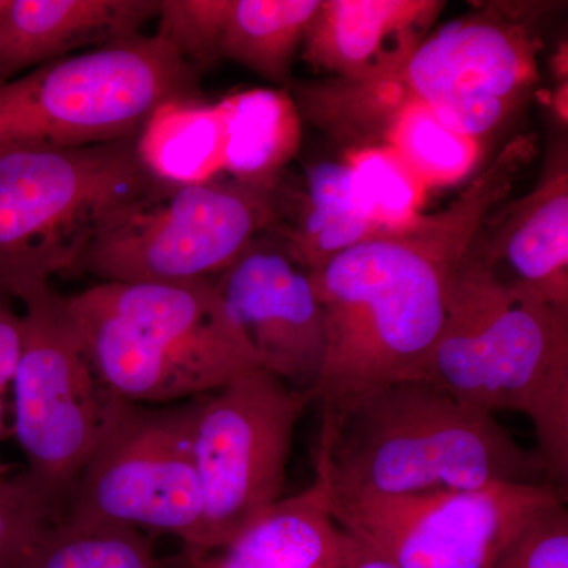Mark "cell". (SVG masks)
Returning a JSON list of instances; mask_svg holds the SVG:
<instances>
[{
  "label": "cell",
  "mask_w": 568,
  "mask_h": 568,
  "mask_svg": "<svg viewBox=\"0 0 568 568\" xmlns=\"http://www.w3.org/2000/svg\"><path fill=\"white\" fill-rule=\"evenodd\" d=\"M321 0H231L222 59L276 85L287 84L295 55Z\"/></svg>",
  "instance_id": "ffe728a7"
},
{
  "label": "cell",
  "mask_w": 568,
  "mask_h": 568,
  "mask_svg": "<svg viewBox=\"0 0 568 568\" xmlns=\"http://www.w3.org/2000/svg\"><path fill=\"white\" fill-rule=\"evenodd\" d=\"M14 568H160V562L141 530L61 519Z\"/></svg>",
  "instance_id": "44dd1931"
},
{
  "label": "cell",
  "mask_w": 568,
  "mask_h": 568,
  "mask_svg": "<svg viewBox=\"0 0 568 568\" xmlns=\"http://www.w3.org/2000/svg\"><path fill=\"white\" fill-rule=\"evenodd\" d=\"M194 568H343V530L317 481L280 500L223 547L183 551Z\"/></svg>",
  "instance_id": "e0dca14e"
},
{
  "label": "cell",
  "mask_w": 568,
  "mask_h": 568,
  "mask_svg": "<svg viewBox=\"0 0 568 568\" xmlns=\"http://www.w3.org/2000/svg\"><path fill=\"white\" fill-rule=\"evenodd\" d=\"M343 530V529H342ZM343 568H398L368 541L343 530Z\"/></svg>",
  "instance_id": "83f0119b"
},
{
  "label": "cell",
  "mask_w": 568,
  "mask_h": 568,
  "mask_svg": "<svg viewBox=\"0 0 568 568\" xmlns=\"http://www.w3.org/2000/svg\"><path fill=\"white\" fill-rule=\"evenodd\" d=\"M159 181L136 138L77 149H0V301L77 272L89 246Z\"/></svg>",
  "instance_id": "8992f818"
},
{
  "label": "cell",
  "mask_w": 568,
  "mask_h": 568,
  "mask_svg": "<svg viewBox=\"0 0 568 568\" xmlns=\"http://www.w3.org/2000/svg\"><path fill=\"white\" fill-rule=\"evenodd\" d=\"M201 396L179 406L122 403L74 481L61 519L173 534L203 547V496L193 435Z\"/></svg>",
  "instance_id": "30bf717a"
},
{
  "label": "cell",
  "mask_w": 568,
  "mask_h": 568,
  "mask_svg": "<svg viewBox=\"0 0 568 568\" xmlns=\"http://www.w3.org/2000/svg\"><path fill=\"white\" fill-rule=\"evenodd\" d=\"M3 432V407H2V395H0V439H2ZM6 476H3L2 467H0V480H3Z\"/></svg>",
  "instance_id": "f1b7e54d"
},
{
  "label": "cell",
  "mask_w": 568,
  "mask_h": 568,
  "mask_svg": "<svg viewBox=\"0 0 568 568\" xmlns=\"http://www.w3.org/2000/svg\"><path fill=\"white\" fill-rule=\"evenodd\" d=\"M304 392L254 368L201 396L193 450L203 496V547L212 551L283 499Z\"/></svg>",
  "instance_id": "8fae6325"
},
{
  "label": "cell",
  "mask_w": 568,
  "mask_h": 568,
  "mask_svg": "<svg viewBox=\"0 0 568 568\" xmlns=\"http://www.w3.org/2000/svg\"><path fill=\"white\" fill-rule=\"evenodd\" d=\"M379 233L347 162L315 164L297 194L284 192L283 186L282 220L271 231L306 272Z\"/></svg>",
  "instance_id": "ac0fdd59"
},
{
  "label": "cell",
  "mask_w": 568,
  "mask_h": 568,
  "mask_svg": "<svg viewBox=\"0 0 568 568\" xmlns=\"http://www.w3.org/2000/svg\"><path fill=\"white\" fill-rule=\"evenodd\" d=\"M159 0H6L0 10V84L85 47L140 36Z\"/></svg>",
  "instance_id": "2e32d148"
},
{
  "label": "cell",
  "mask_w": 568,
  "mask_h": 568,
  "mask_svg": "<svg viewBox=\"0 0 568 568\" xmlns=\"http://www.w3.org/2000/svg\"><path fill=\"white\" fill-rule=\"evenodd\" d=\"M420 379L485 413L534 426L548 484L568 487V306L500 278L467 252Z\"/></svg>",
  "instance_id": "277c9868"
},
{
  "label": "cell",
  "mask_w": 568,
  "mask_h": 568,
  "mask_svg": "<svg viewBox=\"0 0 568 568\" xmlns=\"http://www.w3.org/2000/svg\"><path fill=\"white\" fill-rule=\"evenodd\" d=\"M3 6H6V0H0V10L3 9Z\"/></svg>",
  "instance_id": "4dcf8cb0"
},
{
  "label": "cell",
  "mask_w": 568,
  "mask_h": 568,
  "mask_svg": "<svg viewBox=\"0 0 568 568\" xmlns=\"http://www.w3.org/2000/svg\"><path fill=\"white\" fill-rule=\"evenodd\" d=\"M65 302L92 368L122 402L193 399L261 368L213 280L102 282Z\"/></svg>",
  "instance_id": "5b68a950"
},
{
  "label": "cell",
  "mask_w": 568,
  "mask_h": 568,
  "mask_svg": "<svg viewBox=\"0 0 568 568\" xmlns=\"http://www.w3.org/2000/svg\"><path fill=\"white\" fill-rule=\"evenodd\" d=\"M525 7L487 3L429 33L396 69L368 80L304 82L294 88L302 119L358 149L383 145L409 106L428 108L454 132L491 133L538 80L540 40Z\"/></svg>",
  "instance_id": "3957f363"
},
{
  "label": "cell",
  "mask_w": 568,
  "mask_h": 568,
  "mask_svg": "<svg viewBox=\"0 0 568 568\" xmlns=\"http://www.w3.org/2000/svg\"><path fill=\"white\" fill-rule=\"evenodd\" d=\"M58 515L26 487L21 477L0 480V568H14Z\"/></svg>",
  "instance_id": "d4e9b609"
},
{
  "label": "cell",
  "mask_w": 568,
  "mask_h": 568,
  "mask_svg": "<svg viewBox=\"0 0 568 568\" xmlns=\"http://www.w3.org/2000/svg\"><path fill=\"white\" fill-rule=\"evenodd\" d=\"M383 145L424 185H450L473 173L480 159L476 138L454 132L425 106H409L388 126Z\"/></svg>",
  "instance_id": "7402d4cb"
},
{
  "label": "cell",
  "mask_w": 568,
  "mask_h": 568,
  "mask_svg": "<svg viewBox=\"0 0 568 568\" xmlns=\"http://www.w3.org/2000/svg\"><path fill=\"white\" fill-rule=\"evenodd\" d=\"M231 0H159V36L194 70L222 61V39Z\"/></svg>",
  "instance_id": "cb8c5ba5"
},
{
  "label": "cell",
  "mask_w": 568,
  "mask_h": 568,
  "mask_svg": "<svg viewBox=\"0 0 568 568\" xmlns=\"http://www.w3.org/2000/svg\"><path fill=\"white\" fill-rule=\"evenodd\" d=\"M182 568H194V567L190 566L189 562H185V560L182 559Z\"/></svg>",
  "instance_id": "f546056e"
},
{
  "label": "cell",
  "mask_w": 568,
  "mask_h": 568,
  "mask_svg": "<svg viewBox=\"0 0 568 568\" xmlns=\"http://www.w3.org/2000/svg\"><path fill=\"white\" fill-rule=\"evenodd\" d=\"M22 351V316L11 310L10 302L0 301V395L13 383Z\"/></svg>",
  "instance_id": "4316f807"
},
{
  "label": "cell",
  "mask_w": 568,
  "mask_h": 568,
  "mask_svg": "<svg viewBox=\"0 0 568 568\" xmlns=\"http://www.w3.org/2000/svg\"><path fill=\"white\" fill-rule=\"evenodd\" d=\"M282 215V182H160L97 235L77 272L102 282L213 280Z\"/></svg>",
  "instance_id": "ba28073f"
},
{
  "label": "cell",
  "mask_w": 568,
  "mask_h": 568,
  "mask_svg": "<svg viewBox=\"0 0 568 568\" xmlns=\"http://www.w3.org/2000/svg\"><path fill=\"white\" fill-rule=\"evenodd\" d=\"M495 568H568L566 500L541 510L511 541Z\"/></svg>",
  "instance_id": "484cf974"
},
{
  "label": "cell",
  "mask_w": 568,
  "mask_h": 568,
  "mask_svg": "<svg viewBox=\"0 0 568 568\" xmlns=\"http://www.w3.org/2000/svg\"><path fill=\"white\" fill-rule=\"evenodd\" d=\"M469 252L500 278L568 306V170L556 160L538 185L489 213Z\"/></svg>",
  "instance_id": "5bb4252c"
},
{
  "label": "cell",
  "mask_w": 568,
  "mask_h": 568,
  "mask_svg": "<svg viewBox=\"0 0 568 568\" xmlns=\"http://www.w3.org/2000/svg\"><path fill=\"white\" fill-rule=\"evenodd\" d=\"M200 95V71L140 33L0 84V149L134 140L164 103Z\"/></svg>",
  "instance_id": "52a82bcc"
},
{
  "label": "cell",
  "mask_w": 568,
  "mask_h": 568,
  "mask_svg": "<svg viewBox=\"0 0 568 568\" xmlns=\"http://www.w3.org/2000/svg\"><path fill=\"white\" fill-rule=\"evenodd\" d=\"M366 211L381 231L416 222L425 185L386 145L358 149L346 160Z\"/></svg>",
  "instance_id": "603a6c76"
},
{
  "label": "cell",
  "mask_w": 568,
  "mask_h": 568,
  "mask_svg": "<svg viewBox=\"0 0 568 568\" xmlns=\"http://www.w3.org/2000/svg\"><path fill=\"white\" fill-rule=\"evenodd\" d=\"M213 282L261 368L312 399L324 364L325 321L308 272L267 233Z\"/></svg>",
  "instance_id": "4fadbf2b"
},
{
  "label": "cell",
  "mask_w": 568,
  "mask_h": 568,
  "mask_svg": "<svg viewBox=\"0 0 568 568\" xmlns=\"http://www.w3.org/2000/svg\"><path fill=\"white\" fill-rule=\"evenodd\" d=\"M22 351L13 377L21 480L61 519L63 503L118 416L122 399L92 368L63 295L51 284L21 298Z\"/></svg>",
  "instance_id": "9c48e42d"
},
{
  "label": "cell",
  "mask_w": 568,
  "mask_h": 568,
  "mask_svg": "<svg viewBox=\"0 0 568 568\" xmlns=\"http://www.w3.org/2000/svg\"><path fill=\"white\" fill-rule=\"evenodd\" d=\"M534 149L532 138H515L443 211L381 231L308 272L325 321L312 402L420 379L446 323L459 264Z\"/></svg>",
  "instance_id": "6da1fadb"
},
{
  "label": "cell",
  "mask_w": 568,
  "mask_h": 568,
  "mask_svg": "<svg viewBox=\"0 0 568 568\" xmlns=\"http://www.w3.org/2000/svg\"><path fill=\"white\" fill-rule=\"evenodd\" d=\"M440 0H321L302 58L339 80H368L396 69L429 36Z\"/></svg>",
  "instance_id": "9a60e30c"
},
{
  "label": "cell",
  "mask_w": 568,
  "mask_h": 568,
  "mask_svg": "<svg viewBox=\"0 0 568 568\" xmlns=\"http://www.w3.org/2000/svg\"><path fill=\"white\" fill-rule=\"evenodd\" d=\"M317 484L327 495L396 497L548 484L537 452L495 416L425 379L320 399Z\"/></svg>",
  "instance_id": "7a4b0ae2"
},
{
  "label": "cell",
  "mask_w": 568,
  "mask_h": 568,
  "mask_svg": "<svg viewBox=\"0 0 568 568\" xmlns=\"http://www.w3.org/2000/svg\"><path fill=\"white\" fill-rule=\"evenodd\" d=\"M227 129L223 173L231 181L276 185L301 149L302 115L286 89H252L222 102Z\"/></svg>",
  "instance_id": "d6986e66"
},
{
  "label": "cell",
  "mask_w": 568,
  "mask_h": 568,
  "mask_svg": "<svg viewBox=\"0 0 568 568\" xmlns=\"http://www.w3.org/2000/svg\"><path fill=\"white\" fill-rule=\"evenodd\" d=\"M566 499L549 484L396 497L327 495L336 525L398 568H495L541 510Z\"/></svg>",
  "instance_id": "7c38bea8"
}]
</instances>
